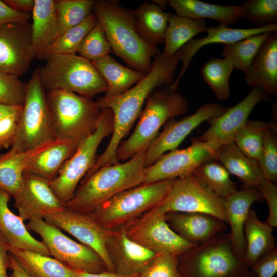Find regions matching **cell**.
Here are the masks:
<instances>
[{
	"label": "cell",
	"instance_id": "ac0fdd59",
	"mask_svg": "<svg viewBox=\"0 0 277 277\" xmlns=\"http://www.w3.org/2000/svg\"><path fill=\"white\" fill-rule=\"evenodd\" d=\"M30 22L0 27V72L19 77L35 58Z\"/></svg>",
	"mask_w": 277,
	"mask_h": 277
},
{
	"label": "cell",
	"instance_id": "d590c367",
	"mask_svg": "<svg viewBox=\"0 0 277 277\" xmlns=\"http://www.w3.org/2000/svg\"><path fill=\"white\" fill-rule=\"evenodd\" d=\"M192 173L202 185L219 197L224 199L237 190L229 173L214 160L204 162Z\"/></svg>",
	"mask_w": 277,
	"mask_h": 277
},
{
	"label": "cell",
	"instance_id": "d6a6232c",
	"mask_svg": "<svg viewBox=\"0 0 277 277\" xmlns=\"http://www.w3.org/2000/svg\"><path fill=\"white\" fill-rule=\"evenodd\" d=\"M53 141L28 151H19L11 148L9 151L1 154L0 188L13 197L19 187L24 170L29 162Z\"/></svg>",
	"mask_w": 277,
	"mask_h": 277
},
{
	"label": "cell",
	"instance_id": "277c9868",
	"mask_svg": "<svg viewBox=\"0 0 277 277\" xmlns=\"http://www.w3.org/2000/svg\"><path fill=\"white\" fill-rule=\"evenodd\" d=\"M176 91L167 86L156 89L149 95L134 131L128 139L120 143L117 149L118 162H126L138 154L145 153L163 125L188 110V100Z\"/></svg>",
	"mask_w": 277,
	"mask_h": 277
},
{
	"label": "cell",
	"instance_id": "2e32d148",
	"mask_svg": "<svg viewBox=\"0 0 277 277\" xmlns=\"http://www.w3.org/2000/svg\"><path fill=\"white\" fill-rule=\"evenodd\" d=\"M270 95L257 87L235 105L226 108L218 116L207 121L210 126L197 140L221 147L233 142L235 136L246 123L253 108L260 103L270 101Z\"/></svg>",
	"mask_w": 277,
	"mask_h": 277
},
{
	"label": "cell",
	"instance_id": "f6af8a7d",
	"mask_svg": "<svg viewBox=\"0 0 277 277\" xmlns=\"http://www.w3.org/2000/svg\"><path fill=\"white\" fill-rule=\"evenodd\" d=\"M25 91L26 84L18 77L0 72V104L22 106Z\"/></svg>",
	"mask_w": 277,
	"mask_h": 277
},
{
	"label": "cell",
	"instance_id": "30bf717a",
	"mask_svg": "<svg viewBox=\"0 0 277 277\" xmlns=\"http://www.w3.org/2000/svg\"><path fill=\"white\" fill-rule=\"evenodd\" d=\"M113 129V115L111 110L102 108L95 130L77 146L56 177L50 182L54 193L65 206L72 199L79 183L93 166L100 143L112 134Z\"/></svg>",
	"mask_w": 277,
	"mask_h": 277
},
{
	"label": "cell",
	"instance_id": "5bb4252c",
	"mask_svg": "<svg viewBox=\"0 0 277 277\" xmlns=\"http://www.w3.org/2000/svg\"><path fill=\"white\" fill-rule=\"evenodd\" d=\"M164 213L198 212L227 219L223 199L202 185L193 173L176 179L167 195L159 206Z\"/></svg>",
	"mask_w": 277,
	"mask_h": 277
},
{
	"label": "cell",
	"instance_id": "b9f144b4",
	"mask_svg": "<svg viewBox=\"0 0 277 277\" xmlns=\"http://www.w3.org/2000/svg\"><path fill=\"white\" fill-rule=\"evenodd\" d=\"M237 6L240 18L258 27L277 24L276 0H247Z\"/></svg>",
	"mask_w": 277,
	"mask_h": 277
},
{
	"label": "cell",
	"instance_id": "11a10c76",
	"mask_svg": "<svg viewBox=\"0 0 277 277\" xmlns=\"http://www.w3.org/2000/svg\"><path fill=\"white\" fill-rule=\"evenodd\" d=\"M137 275L124 276L120 275L116 272L108 271L98 273H91L77 271L78 277H136Z\"/></svg>",
	"mask_w": 277,
	"mask_h": 277
},
{
	"label": "cell",
	"instance_id": "d4e9b609",
	"mask_svg": "<svg viewBox=\"0 0 277 277\" xmlns=\"http://www.w3.org/2000/svg\"><path fill=\"white\" fill-rule=\"evenodd\" d=\"M11 197L8 192L0 188V234L10 247L50 256L43 242L32 236L20 216L10 209L8 203Z\"/></svg>",
	"mask_w": 277,
	"mask_h": 277
},
{
	"label": "cell",
	"instance_id": "816d5d0a",
	"mask_svg": "<svg viewBox=\"0 0 277 277\" xmlns=\"http://www.w3.org/2000/svg\"><path fill=\"white\" fill-rule=\"evenodd\" d=\"M9 264L8 244L0 234V277H11L8 273Z\"/></svg>",
	"mask_w": 277,
	"mask_h": 277
},
{
	"label": "cell",
	"instance_id": "3957f363",
	"mask_svg": "<svg viewBox=\"0 0 277 277\" xmlns=\"http://www.w3.org/2000/svg\"><path fill=\"white\" fill-rule=\"evenodd\" d=\"M145 168V153L123 163L102 167L82 180L65 207L90 214L116 194L143 184Z\"/></svg>",
	"mask_w": 277,
	"mask_h": 277
},
{
	"label": "cell",
	"instance_id": "ab89813d",
	"mask_svg": "<svg viewBox=\"0 0 277 277\" xmlns=\"http://www.w3.org/2000/svg\"><path fill=\"white\" fill-rule=\"evenodd\" d=\"M274 124L272 121L248 120L235 136L233 142L246 155L258 162L265 132Z\"/></svg>",
	"mask_w": 277,
	"mask_h": 277
},
{
	"label": "cell",
	"instance_id": "484cf974",
	"mask_svg": "<svg viewBox=\"0 0 277 277\" xmlns=\"http://www.w3.org/2000/svg\"><path fill=\"white\" fill-rule=\"evenodd\" d=\"M31 19V41L34 56L40 60H45L46 52L57 34L55 1L34 0Z\"/></svg>",
	"mask_w": 277,
	"mask_h": 277
},
{
	"label": "cell",
	"instance_id": "c3c4849f",
	"mask_svg": "<svg viewBox=\"0 0 277 277\" xmlns=\"http://www.w3.org/2000/svg\"><path fill=\"white\" fill-rule=\"evenodd\" d=\"M21 112L0 120V150L11 146L16 134Z\"/></svg>",
	"mask_w": 277,
	"mask_h": 277
},
{
	"label": "cell",
	"instance_id": "44dd1931",
	"mask_svg": "<svg viewBox=\"0 0 277 277\" xmlns=\"http://www.w3.org/2000/svg\"><path fill=\"white\" fill-rule=\"evenodd\" d=\"M275 31H277V24L247 29L231 28L220 24L216 27L210 26L207 27L206 36L192 39L179 50L182 66L177 77L169 85V87L177 90L180 82L188 68L191 59L204 46L214 44H228L252 35Z\"/></svg>",
	"mask_w": 277,
	"mask_h": 277
},
{
	"label": "cell",
	"instance_id": "f35d334b",
	"mask_svg": "<svg viewBox=\"0 0 277 277\" xmlns=\"http://www.w3.org/2000/svg\"><path fill=\"white\" fill-rule=\"evenodd\" d=\"M97 22L92 12L82 23L57 36L47 49L45 60L54 54H76L81 42Z\"/></svg>",
	"mask_w": 277,
	"mask_h": 277
},
{
	"label": "cell",
	"instance_id": "836d02e7",
	"mask_svg": "<svg viewBox=\"0 0 277 277\" xmlns=\"http://www.w3.org/2000/svg\"><path fill=\"white\" fill-rule=\"evenodd\" d=\"M136 26L141 37L156 46L164 42L171 13L152 2H145L134 11Z\"/></svg>",
	"mask_w": 277,
	"mask_h": 277
},
{
	"label": "cell",
	"instance_id": "74e56055",
	"mask_svg": "<svg viewBox=\"0 0 277 277\" xmlns=\"http://www.w3.org/2000/svg\"><path fill=\"white\" fill-rule=\"evenodd\" d=\"M270 33L258 34L225 44L221 54L232 63L234 69H239L245 74L261 46Z\"/></svg>",
	"mask_w": 277,
	"mask_h": 277
},
{
	"label": "cell",
	"instance_id": "e575fe53",
	"mask_svg": "<svg viewBox=\"0 0 277 277\" xmlns=\"http://www.w3.org/2000/svg\"><path fill=\"white\" fill-rule=\"evenodd\" d=\"M205 19H192L171 14L166 31L162 53L170 57L196 35L207 29Z\"/></svg>",
	"mask_w": 277,
	"mask_h": 277
},
{
	"label": "cell",
	"instance_id": "9a60e30c",
	"mask_svg": "<svg viewBox=\"0 0 277 277\" xmlns=\"http://www.w3.org/2000/svg\"><path fill=\"white\" fill-rule=\"evenodd\" d=\"M47 222L64 230L81 243L90 248L103 261L107 271L115 272L114 265L106 248V242L113 230L108 229L96 222L90 214L63 210L43 217Z\"/></svg>",
	"mask_w": 277,
	"mask_h": 277
},
{
	"label": "cell",
	"instance_id": "8d00e7d4",
	"mask_svg": "<svg viewBox=\"0 0 277 277\" xmlns=\"http://www.w3.org/2000/svg\"><path fill=\"white\" fill-rule=\"evenodd\" d=\"M234 69L227 58L211 57L201 68L204 81L210 87L216 98L225 101L231 95L229 80Z\"/></svg>",
	"mask_w": 277,
	"mask_h": 277
},
{
	"label": "cell",
	"instance_id": "60d3db41",
	"mask_svg": "<svg viewBox=\"0 0 277 277\" xmlns=\"http://www.w3.org/2000/svg\"><path fill=\"white\" fill-rule=\"evenodd\" d=\"M94 4L93 0L55 1L57 21L56 37L84 21L93 12Z\"/></svg>",
	"mask_w": 277,
	"mask_h": 277
},
{
	"label": "cell",
	"instance_id": "1f68e13d",
	"mask_svg": "<svg viewBox=\"0 0 277 277\" xmlns=\"http://www.w3.org/2000/svg\"><path fill=\"white\" fill-rule=\"evenodd\" d=\"M8 247L9 253L30 277H78L77 271L50 256L8 245Z\"/></svg>",
	"mask_w": 277,
	"mask_h": 277
},
{
	"label": "cell",
	"instance_id": "603a6c76",
	"mask_svg": "<svg viewBox=\"0 0 277 277\" xmlns=\"http://www.w3.org/2000/svg\"><path fill=\"white\" fill-rule=\"evenodd\" d=\"M262 199L257 188L236 190L223 199L227 223L230 226V240L236 254L243 259L246 250L245 223L252 204Z\"/></svg>",
	"mask_w": 277,
	"mask_h": 277
},
{
	"label": "cell",
	"instance_id": "7dc6e473",
	"mask_svg": "<svg viewBox=\"0 0 277 277\" xmlns=\"http://www.w3.org/2000/svg\"><path fill=\"white\" fill-rule=\"evenodd\" d=\"M256 188L267 203L269 209L268 217L265 222L272 228L277 226V186L276 184L265 179L263 180Z\"/></svg>",
	"mask_w": 277,
	"mask_h": 277
},
{
	"label": "cell",
	"instance_id": "681fc988",
	"mask_svg": "<svg viewBox=\"0 0 277 277\" xmlns=\"http://www.w3.org/2000/svg\"><path fill=\"white\" fill-rule=\"evenodd\" d=\"M251 269L256 277H273L277 272L276 247L258 260Z\"/></svg>",
	"mask_w": 277,
	"mask_h": 277
},
{
	"label": "cell",
	"instance_id": "6da1fadb",
	"mask_svg": "<svg viewBox=\"0 0 277 277\" xmlns=\"http://www.w3.org/2000/svg\"><path fill=\"white\" fill-rule=\"evenodd\" d=\"M180 61L179 52L168 57L160 52L154 57L150 71L130 89L118 96L106 102L96 103L102 108L110 109L113 115V129L111 138L104 152L88 172L90 175L102 167L119 163L117 149L139 117L143 106L149 95L155 90L170 85Z\"/></svg>",
	"mask_w": 277,
	"mask_h": 277
},
{
	"label": "cell",
	"instance_id": "bcb514c9",
	"mask_svg": "<svg viewBox=\"0 0 277 277\" xmlns=\"http://www.w3.org/2000/svg\"><path fill=\"white\" fill-rule=\"evenodd\" d=\"M178 256L157 254L151 263L136 277H181L177 268Z\"/></svg>",
	"mask_w": 277,
	"mask_h": 277
},
{
	"label": "cell",
	"instance_id": "8992f818",
	"mask_svg": "<svg viewBox=\"0 0 277 277\" xmlns=\"http://www.w3.org/2000/svg\"><path fill=\"white\" fill-rule=\"evenodd\" d=\"M181 277H243L250 270L222 233L178 256Z\"/></svg>",
	"mask_w": 277,
	"mask_h": 277
},
{
	"label": "cell",
	"instance_id": "d6986e66",
	"mask_svg": "<svg viewBox=\"0 0 277 277\" xmlns=\"http://www.w3.org/2000/svg\"><path fill=\"white\" fill-rule=\"evenodd\" d=\"M14 206L24 222L43 217L65 208L52 191L50 182L39 176L24 173L13 196Z\"/></svg>",
	"mask_w": 277,
	"mask_h": 277
},
{
	"label": "cell",
	"instance_id": "cb8c5ba5",
	"mask_svg": "<svg viewBox=\"0 0 277 277\" xmlns=\"http://www.w3.org/2000/svg\"><path fill=\"white\" fill-rule=\"evenodd\" d=\"M245 75L249 86L277 94V31L271 32L262 44Z\"/></svg>",
	"mask_w": 277,
	"mask_h": 277
},
{
	"label": "cell",
	"instance_id": "f546056e",
	"mask_svg": "<svg viewBox=\"0 0 277 277\" xmlns=\"http://www.w3.org/2000/svg\"><path fill=\"white\" fill-rule=\"evenodd\" d=\"M216 160L240 180L244 189L256 188L265 179L258 161L246 155L233 142L221 147Z\"/></svg>",
	"mask_w": 277,
	"mask_h": 277
},
{
	"label": "cell",
	"instance_id": "9f6ffc18",
	"mask_svg": "<svg viewBox=\"0 0 277 277\" xmlns=\"http://www.w3.org/2000/svg\"><path fill=\"white\" fill-rule=\"evenodd\" d=\"M22 106H13L0 104V120L6 116L21 112Z\"/></svg>",
	"mask_w": 277,
	"mask_h": 277
},
{
	"label": "cell",
	"instance_id": "ffe728a7",
	"mask_svg": "<svg viewBox=\"0 0 277 277\" xmlns=\"http://www.w3.org/2000/svg\"><path fill=\"white\" fill-rule=\"evenodd\" d=\"M106 248L115 272L124 276L138 275L157 254L129 239L121 229L112 230Z\"/></svg>",
	"mask_w": 277,
	"mask_h": 277
},
{
	"label": "cell",
	"instance_id": "4dcf8cb0",
	"mask_svg": "<svg viewBox=\"0 0 277 277\" xmlns=\"http://www.w3.org/2000/svg\"><path fill=\"white\" fill-rule=\"evenodd\" d=\"M167 4L177 15L189 18H210L227 26L238 23L240 19L238 7L235 5H215L199 0H168Z\"/></svg>",
	"mask_w": 277,
	"mask_h": 277
},
{
	"label": "cell",
	"instance_id": "7402d4cb",
	"mask_svg": "<svg viewBox=\"0 0 277 277\" xmlns=\"http://www.w3.org/2000/svg\"><path fill=\"white\" fill-rule=\"evenodd\" d=\"M166 220L178 235L195 244L209 241L227 229L225 222L203 213L171 212L166 213Z\"/></svg>",
	"mask_w": 277,
	"mask_h": 277
},
{
	"label": "cell",
	"instance_id": "db71d44e",
	"mask_svg": "<svg viewBox=\"0 0 277 277\" xmlns=\"http://www.w3.org/2000/svg\"><path fill=\"white\" fill-rule=\"evenodd\" d=\"M9 268L12 270L11 277H30L21 267L14 257L9 253Z\"/></svg>",
	"mask_w": 277,
	"mask_h": 277
},
{
	"label": "cell",
	"instance_id": "f5cc1de1",
	"mask_svg": "<svg viewBox=\"0 0 277 277\" xmlns=\"http://www.w3.org/2000/svg\"><path fill=\"white\" fill-rule=\"evenodd\" d=\"M3 1L17 11L31 14L34 5V0H3Z\"/></svg>",
	"mask_w": 277,
	"mask_h": 277
},
{
	"label": "cell",
	"instance_id": "f1b7e54d",
	"mask_svg": "<svg viewBox=\"0 0 277 277\" xmlns=\"http://www.w3.org/2000/svg\"><path fill=\"white\" fill-rule=\"evenodd\" d=\"M273 230V228L258 218L255 210L250 209L244 228L246 250L243 259L249 269L276 247Z\"/></svg>",
	"mask_w": 277,
	"mask_h": 277
},
{
	"label": "cell",
	"instance_id": "6f0895ef",
	"mask_svg": "<svg viewBox=\"0 0 277 277\" xmlns=\"http://www.w3.org/2000/svg\"><path fill=\"white\" fill-rule=\"evenodd\" d=\"M243 277H256L255 274L251 271L249 270Z\"/></svg>",
	"mask_w": 277,
	"mask_h": 277
},
{
	"label": "cell",
	"instance_id": "4fadbf2b",
	"mask_svg": "<svg viewBox=\"0 0 277 277\" xmlns=\"http://www.w3.org/2000/svg\"><path fill=\"white\" fill-rule=\"evenodd\" d=\"M220 148L210 142L192 139L191 144L187 148L175 149L164 154L146 167L143 184L188 175L204 162L216 160Z\"/></svg>",
	"mask_w": 277,
	"mask_h": 277
},
{
	"label": "cell",
	"instance_id": "52a82bcc",
	"mask_svg": "<svg viewBox=\"0 0 277 277\" xmlns=\"http://www.w3.org/2000/svg\"><path fill=\"white\" fill-rule=\"evenodd\" d=\"M176 179L143 184L124 190L104 203L90 215L104 227L118 229L159 206Z\"/></svg>",
	"mask_w": 277,
	"mask_h": 277
},
{
	"label": "cell",
	"instance_id": "4316f807",
	"mask_svg": "<svg viewBox=\"0 0 277 277\" xmlns=\"http://www.w3.org/2000/svg\"><path fill=\"white\" fill-rule=\"evenodd\" d=\"M91 63L107 86L104 96L96 100L98 102L108 101L118 96L130 89L145 75L136 70L122 65L109 54Z\"/></svg>",
	"mask_w": 277,
	"mask_h": 277
},
{
	"label": "cell",
	"instance_id": "8fae6325",
	"mask_svg": "<svg viewBox=\"0 0 277 277\" xmlns=\"http://www.w3.org/2000/svg\"><path fill=\"white\" fill-rule=\"evenodd\" d=\"M26 226L29 231L41 236L50 256L71 269L91 273L107 271L103 261L95 251L70 239L43 218L34 217Z\"/></svg>",
	"mask_w": 277,
	"mask_h": 277
},
{
	"label": "cell",
	"instance_id": "ba28073f",
	"mask_svg": "<svg viewBox=\"0 0 277 277\" xmlns=\"http://www.w3.org/2000/svg\"><path fill=\"white\" fill-rule=\"evenodd\" d=\"M56 139L77 146L95 130L101 110L95 101L63 90L47 92Z\"/></svg>",
	"mask_w": 277,
	"mask_h": 277
},
{
	"label": "cell",
	"instance_id": "5b68a950",
	"mask_svg": "<svg viewBox=\"0 0 277 277\" xmlns=\"http://www.w3.org/2000/svg\"><path fill=\"white\" fill-rule=\"evenodd\" d=\"M38 68L47 92L63 90L92 99L107 90V84L91 62L76 54H54Z\"/></svg>",
	"mask_w": 277,
	"mask_h": 277
},
{
	"label": "cell",
	"instance_id": "7bdbcfd3",
	"mask_svg": "<svg viewBox=\"0 0 277 277\" xmlns=\"http://www.w3.org/2000/svg\"><path fill=\"white\" fill-rule=\"evenodd\" d=\"M277 128L274 124L265 132L261 156L258 162L264 179L277 182Z\"/></svg>",
	"mask_w": 277,
	"mask_h": 277
},
{
	"label": "cell",
	"instance_id": "7a4b0ae2",
	"mask_svg": "<svg viewBox=\"0 0 277 277\" xmlns=\"http://www.w3.org/2000/svg\"><path fill=\"white\" fill-rule=\"evenodd\" d=\"M93 12L101 25L112 51L131 69L144 75L150 70L159 48L144 39L136 26L134 11L115 0L94 1Z\"/></svg>",
	"mask_w": 277,
	"mask_h": 277
},
{
	"label": "cell",
	"instance_id": "9c48e42d",
	"mask_svg": "<svg viewBox=\"0 0 277 277\" xmlns=\"http://www.w3.org/2000/svg\"><path fill=\"white\" fill-rule=\"evenodd\" d=\"M56 140L46 90L38 68L26 84L25 96L11 149L25 151Z\"/></svg>",
	"mask_w": 277,
	"mask_h": 277
},
{
	"label": "cell",
	"instance_id": "e0dca14e",
	"mask_svg": "<svg viewBox=\"0 0 277 277\" xmlns=\"http://www.w3.org/2000/svg\"><path fill=\"white\" fill-rule=\"evenodd\" d=\"M226 108L220 104L208 103L202 105L193 114L179 120H169L163 130L159 134L145 152V167L153 164L167 151L176 149L190 132L205 121L218 116Z\"/></svg>",
	"mask_w": 277,
	"mask_h": 277
},
{
	"label": "cell",
	"instance_id": "ee69618b",
	"mask_svg": "<svg viewBox=\"0 0 277 277\" xmlns=\"http://www.w3.org/2000/svg\"><path fill=\"white\" fill-rule=\"evenodd\" d=\"M111 51L103 29L97 21L81 42L77 52L92 62L109 55Z\"/></svg>",
	"mask_w": 277,
	"mask_h": 277
},
{
	"label": "cell",
	"instance_id": "7c38bea8",
	"mask_svg": "<svg viewBox=\"0 0 277 277\" xmlns=\"http://www.w3.org/2000/svg\"><path fill=\"white\" fill-rule=\"evenodd\" d=\"M120 229L129 239L156 254L178 256L199 245L187 242L173 230L159 206Z\"/></svg>",
	"mask_w": 277,
	"mask_h": 277
},
{
	"label": "cell",
	"instance_id": "83f0119b",
	"mask_svg": "<svg viewBox=\"0 0 277 277\" xmlns=\"http://www.w3.org/2000/svg\"><path fill=\"white\" fill-rule=\"evenodd\" d=\"M77 147L70 142L56 139L29 162L24 173L35 175L50 182Z\"/></svg>",
	"mask_w": 277,
	"mask_h": 277
},
{
	"label": "cell",
	"instance_id": "f907efd6",
	"mask_svg": "<svg viewBox=\"0 0 277 277\" xmlns=\"http://www.w3.org/2000/svg\"><path fill=\"white\" fill-rule=\"evenodd\" d=\"M31 14L17 11L0 1V27L30 22Z\"/></svg>",
	"mask_w": 277,
	"mask_h": 277
}]
</instances>
